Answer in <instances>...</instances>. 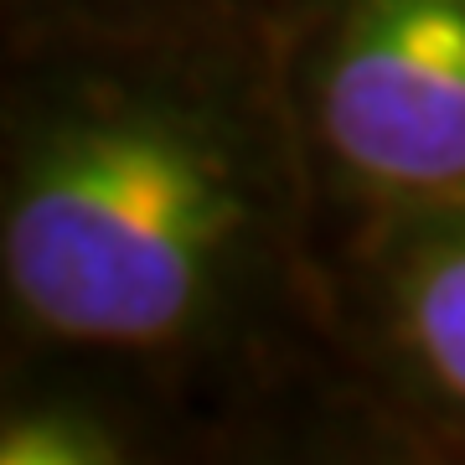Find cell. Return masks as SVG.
<instances>
[{
    "label": "cell",
    "mask_w": 465,
    "mask_h": 465,
    "mask_svg": "<svg viewBox=\"0 0 465 465\" xmlns=\"http://www.w3.org/2000/svg\"><path fill=\"white\" fill-rule=\"evenodd\" d=\"M253 228V161L213 109L104 88L42 119L16 155L0 269L42 336L150 351L197 331Z\"/></svg>",
    "instance_id": "6da1fadb"
},
{
    "label": "cell",
    "mask_w": 465,
    "mask_h": 465,
    "mask_svg": "<svg viewBox=\"0 0 465 465\" xmlns=\"http://www.w3.org/2000/svg\"><path fill=\"white\" fill-rule=\"evenodd\" d=\"M311 124L351 186L465 197V0H341L311 63Z\"/></svg>",
    "instance_id": "7a4b0ae2"
},
{
    "label": "cell",
    "mask_w": 465,
    "mask_h": 465,
    "mask_svg": "<svg viewBox=\"0 0 465 465\" xmlns=\"http://www.w3.org/2000/svg\"><path fill=\"white\" fill-rule=\"evenodd\" d=\"M393 290L409 357L445 399L465 409V197L419 228Z\"/></svg>",
    "instance_id": "3957f363"
},
{
    "label": "cell",
    "mask_w": 465,
    "mask_h": 465,
    "mask_svg": "<svg viewBox=\"0 0 465 465\" xmlns=\"http://www.w3.org/2000/svg\"><path fill=\"white\" fill-rule=\"evenodd\" d=\"M114 455V440L73 409H26V414L5 419L0 430L5 465H99Z\"/></svg>",
    "instance_id": "277c9868"
}]
</instances>
